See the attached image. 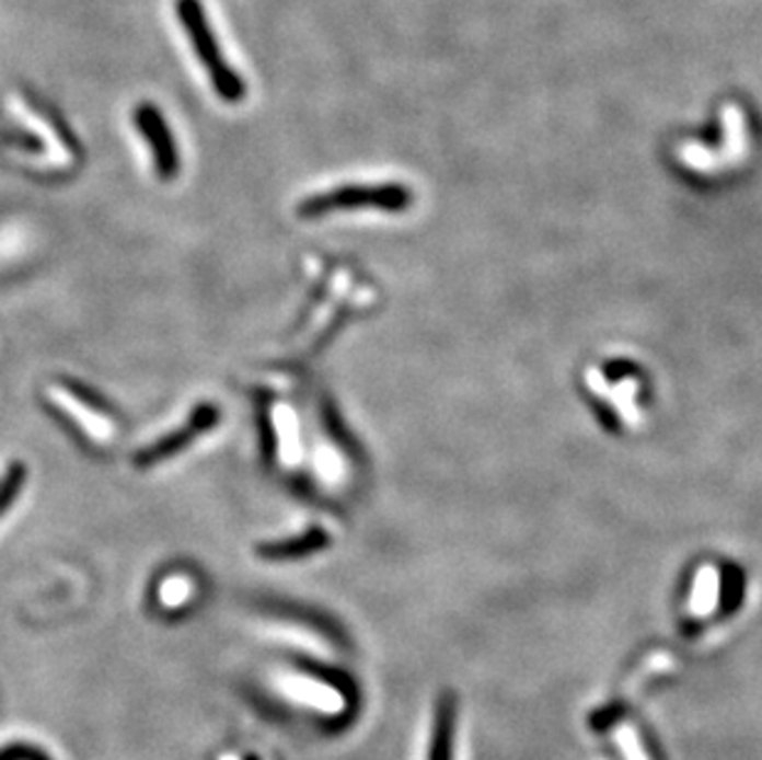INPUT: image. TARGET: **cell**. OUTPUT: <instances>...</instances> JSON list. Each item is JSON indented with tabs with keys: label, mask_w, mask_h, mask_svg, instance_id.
Masks as SVG:
<instances>
[{
	"label": "cell",
	"mask_w": 762,
	"mask_h": 760,
	"mask_svg": "<svg viewBox=\"0 0 762 760\" xmlns=\"http://www.w3.org/2000/svg\"><path fill=\"white\" fill-rule=\"evenodd\" d=\"M175 8H178V18L185 33L190 37L193 50L198 53L203 67L210 74L215 92H218L224 102H240L244 96V82L242 77L224 62L218 41H215V33L208 25V18L203 13L200 0H178Z\"/></svg>",
	"instance_id": "cell-1"
},
{
	"label": "cell",
	"mask_w": 762,
	"mask_h": 760,
	"mask_svg": "<svg viewBox=\"0 0 762 760\" xmlns=\"http://www.w3.org/2000/svg\"><path fill=\"white\" fill-rule=\"evenodd\" d=\"M134 119L153 153L155 171H159L161 179H173V175L178 173V149H175L173 134L169 129V124H165L163 114L155 110L153 104L143 102L136 106Z\"/></svg>",
	"instance_id": "cell-2"
},
{
	"label": "cell",
	"mask_w": 762,
	"mask_h": 760,
	"mask_svg": "<svg viewBox=\"0 0 762 760\" xmlns=\"http://www.w3.org/2000/svg\"><path fill=\"white\" fill-rule=\"evenodd\" d=\"M218 407H212V405H200L198 411H195L190 415V421L185 423L178 433H171V435H165L161 442H155L151 445L149 450H143L136 454V464L139 467H149V464H155V462H161L165 460V457H171L175 452H181L188 447L190 442L198 440V437L203 433H208L210 427L218 425Z\"/></svg>",
	"instance_id": "cell-3"
},
{
	"label": "cell",
	"mask_w": 762,
	"mask_h": 760,
	"mask_svg": "<svg viewBox=\"0 0 762 760\" xmlns=\"http://www.w3.org/2000/svg\"><path fill=\"white\" fill-rule=\"evenodd\" d=\"M457 730V696L442 694L435 709L432 744H429V760H452Z\"/></svg>",
	"instance_id": "cell-4"
},
{
	"label": "cell",
	"mask_w": 762,
	"mask_h": 760,
	"mask_svg": "<svg viewBox=\"0 0 762 760\" xmlns=\"http://www.w3.org/2000/svg\"><path fill=\"white\" fill-rule=\"evenodd\" d=\"M321 545V536H307V539L295 541V543H272V545H262L259 553L265 555L269 561H287V559H297V555L314 551Z\"/></svg>",
	"instance_id": "cell-5"
},
{
	"label": "cell",
	"mask_w": 762,
	"mask_h": 760,
	"mask_svg": "<svg viewBox=\"0 0 762 760\" xmlns=\"http://www.w3.org/2000/svg\"><path fill=\"white\" fill-rule=\"evenodd\" d=\"M23 480H25V467H23V464H15L13 470L8 472L5 480L0 482V514L11 509V504L15 502L18 492H21Z\"/></svg>",
	"instance_id": "cell-6"
},
{
	"label": "cell",
	"mask_w": 762,
	"mask_h": 760,
	"mask_svg": "<svg viewBox=\"0 0 762 760\" xmlns=\"http://www.w3.org/2000/svg\"><path fill=\"white\" fill-rule=\"evenodd\" d=\"M0 760H50V758H47L43 750H37L33 746L15 744V746H8V748L0 750Z\"/></svg>",
	"instance_id": "cell-7"
},
{
	"label": "cell",
	"mask_w": 762,
	"mask_h": 760,
	"mask_svg": "<svg viewBox=\"0 0 762 760\" xmlns=\"http://www.w3.org/2000/svg\"><path fill=\"white\" fill-rule=\"evenodd\" d=\"M617 714H622V709H620V706H610V709H602V711H598V714L592 716V728H594V730H602V728L612 726L614 721L620 718Z\"/></svg>",
	"instance_id": "cell-8"
}]
</instances>
